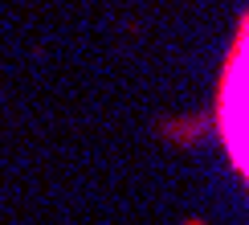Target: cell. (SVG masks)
I'll return each instance as SVG.
<instances>
[{"instance_id":"obj_1","label":"cell","mask_w":249,"mask_h":225,"mask_svg":"<svg viewBox=\"0 0 249 225\" xmlns=\"http://www.w3.org/2000/svg\"><path fill=\"white\" fill-rule=\"evenodd\" d=\"M216 131L225 139L233 168L249 184V17L241 20L229 45V61L216 86Z\"/></svg>"}]
</instances>
